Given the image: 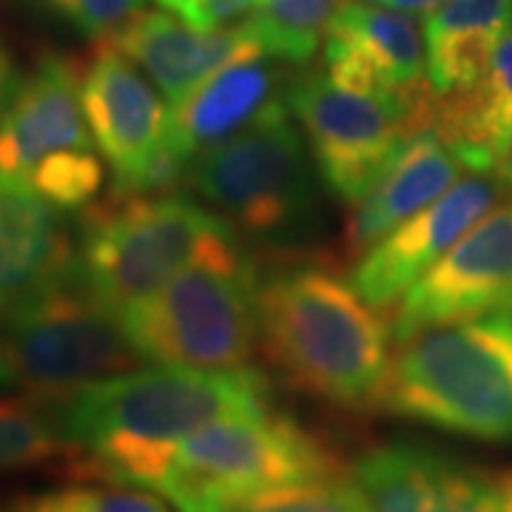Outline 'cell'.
I'll return each mask as SVG.
<instances>
[{
	"instance_id": "cell-14",
	"label": "cell",
	"mask_w": 512,
	"mask_h": 512,
	"mask_svg": "<svg viewBox=\"0 0 512 512\" xmlns=\"http://www.w3.org/2000/svg\"><path fill=\"white\" fill-rule=\"evenodd\" d=\"M80 100L94 146L114 171L111 185L126 183L163 146L168 111L160 94L123 52L97 40L94 55L80 69Z\"/></svg>"
},
{
	"instance_id": "cell-31",
	"label": "cell",
	"mask_w": 512,
	"mask_h": 512,
	"mask_svg": "<svg viewBox=\"0 0 512 512\" xmlns=\"http://www.w3.org/2000/svg\"><path fill=\"white\" fill-rule=\"evenodd\" d=\"M0 387H18V376H15V367L9 362V356L0 348Z\"/></svg>"
},
{
	"instance_id": "cell-23",
	"label": "cell",
	"mask_w": 512,
	"mask_h": 512,
	"mask_svg": "<svg viewBox=\"0 0 512 512\" xmlns=\"http://www.w3.org/2000/svg\"><path fill=\"white\" fill-rule=\"evenodd\" d=\"M69 461L52 416L32 399H0V473Z\"/></svg>"
},
{
	"instance_id": "cell-1",
	"label": "cell",
	"mask_w": 512,
	"mask_h": 512,
	"mask_svg": "<svg viewBox=\"0 0 512 512\" xmlns=\"http://www.w3.org/2000/svg\"><path fill=\"white\" fill-rule=\"evenodd\" d=\"M69 447L77 481L160 487L174 447L211 421L271 410V384L254 367H137L40 404Z\"/></svg>"
},
{
	"instance_id": "cell-34",
	"label": "cell",
	"mask_w": 512,
	"mask_h": 512,
	"mask_svg": "<svg viewBox=\"0 0 512 512\" xmlns=\"http://www.w3.org/2000/svg\"><path fill=\"white\" fill-rule=\"evenodd\" d=\"M160 6H165L168 12H174V15H180L185 20L188 15V9H191V0H157Z\"/></svg>"
},
{
	"instance_id": "cell-27",
	"label": "cell",
	"mask_w": 512,
	"mask_h": 512,
	"mask_svg": "<svg viewBox=\"0 0 512 512\" xmlns=\"http://www.w3.org/2000/svg\"><path fill=\"white\" fill-rule=\"evenodd\" d=\"M57 18L74 26L80 35L106 40L134 15L146 9V0H40Z\"/></svg>"
},
{
	"instance_id": "cell-18",
	"label": "cell",
	"mask_w": 512,
	"mask_h": 512,
	"mask_svg": "<svg viewBox=\"0 0 512 512\" xmlns=\"http://www.w3.org/2000/svg\"><path fill=\"white\" fill-rule=\"evenodd\" d=\"M279 69L271 55L239 57L205 77L191 94L168 111L165 143L191 163L251 126L276 100Z\"/></svg>"
},
{
	"instance_id": "cell-22",
	"label": "cell",
	"mask_w": 512,
	"mask_h": 512,
	"mask_svg": "<svg viewBox=\"0 0 512 512\" xmlns=\"http://www.w3.org/2000/svg\"><path fill=\"white\" fill-rule=\"evenodd\" d=\"M350 0H262L254 15L242 20L265 55L285 60L293 66L308 63L330 23Z\"/></svg>"
},
{
	"instance_id": "cell-11",
	"label": "cell",
	"mask_w": 512,
	"mask_h": 512,
	"mask_svg": "<svg viewBox=\"0 0 512 512\" xmlns=\"http://www.w3.org/2000/svg\"><path fill=\"white\" fill-rule=\"evenodd\" d=\"M353 512H501L498 481L416 441H384L342 470Z\"/></svg>"
},
{
	"instance_id": "cell-12",
	"label": "cell",
	"mask_w": 512,
	"mask_h": 512,
	"mask_svg": "<svg viewBox=\"0 0 512 512\" xmlns=\"http://www.w3.org/2000/svg\"><path fill=\"white\" fill-rule=\"evenodd\" d=\"M501 197V180L473 171L450 185L439 200L404 220L387 237L370 245L350 271L353 288L370 305L387 311L404 291L430 271L478 220H484Z\"/></svg>"
},
{
	"instance_id": "cell-19",
	"label": "cell",
	"mask_w": 512,
	"mask_h": 512,
	"mask_svg": "<svg viewBox=\"0 0 512 512\" xmlns=\"http://www.w3.org/2000/svg\"><path fill=\"white\" fill-rule=\"evenodd\" d=\"M461 168L464 163L458 160L456 151L433 128L416 131L393 157V163L384 168L373 188L362 200L353 202L345 228V251L350 256L365 254L393 228L439 200L456 183Z\"/></svg>"
},
{
	"instance_id": "cell-35",
	"label": "cell",
	"mask_w": 512,
	"mask_h": 512,
	"mask_svg": "<svg viewBox=\"0 0 512 512\" xmlns=\"http://www.w3.org/2000/svg\"><path fill=\"white\" fill-rule=\"evenodd\" d=\"M501 313H510V316H512V302H510V305H507V308H504V311H501Z\"/></svg>"
},
{
	"instance_id": "cell-3",
	"label": "cell",
	"mask_w": 512,
	"mask_h": 512,
	"mask_svg": "<svg viewBox=\"0 0 512 512\" xmlns=\"http://www.w3.org/2000/svg\"><path fill=\"white\" fill-rule=\"evenodd\" d=\"M376 407L456 436L512 441V316L439 322L399 339Z\"/></svg>"
},
{
	"instance_id": "cell-29",
	"label": "cell",
	"mask_w": 512,
	"mask_h": 512,
	"mask_svg": "<svg viewBox=\"0 0 512 512\" xmlns=\"http://www.w3.org/2000/svg\"><path fill=\"white\" fill-rule=\"evenodd\" d=\"M20 83H23V74L15 66V57L12 52L0 43V111L12 103V97L18 94Z\"/></svg>"
},
{
	"instance_id": "cell-21",
	"label": "cell",
	"mask_w": 512,
	"mask_h": 512,
	"mask_svg": "<svg viewBox=\"0 0 512 512\" xmlns=\"http://www.w3.org/2000/svg\"><path fill=\"white\" fill-rule=\"evenodd\" d=\"M512 23V0H444L424 18L427 80L436 94L467 89L487 72Z\"/></svg>"
},
{
	"instance_id": "cell-6",
	"label": "cell",
	"mask_w": 512,
	"mask_h": 512,
	"mask_svg": "<svg viewBox=\"0 0 512 512\" xmlns=\"http://www.w3.org/2000/svg\"><path fill=\"white\" fill-rule=\"evenodd\" d=\"M188 183L239 231L271 245L311 237L322 220L305 134L279 97L251 126L200 154Z\"/></svg>"
},
{
	"instance_id": "cell-17",
	"label": "cell",
	"mask_w": 512,
	"mask_h": 512,
	"mask_svg": "<svg viewBox=\"0 0 512 512\" xmlns=\"http://www.w3.org/2000/svg\"><path fill=\"white\" fill-rule=\"evenodd\" d=\"M106 43L137 63L171 106L194 92L205 77H211L225 63L262 52L245 23L228 29H200L168 12L148 9L106 37Z\"/></svg>"
},
{
	"instance_id": "cell-5",
	"label": "cell",
	"mask_w": 512,
	"mask_h": 512,
	"mask_svg": "<svg viewBox=\"0 0 512 512\" xmlns=\"http://www.w3.org/2000/svg\"><path fill=\"white\" fill-rule=\"evenodd\" d=\"M259 279L245 245L185 268L120 311L131 345L151 365L239 370L259 342Z\"/></svg>"
},
{
	"instance_id": "cell-28",
	"label": "cell",
	"mask_w": 512,
	"mask_h": 512,
	"mask_svg": "<svg viewBox=\"0 0 512 512\" xmlns=\"http://www.w3.org/2000/svg\"><path fill=\"white\" fill-rule=\"evenodd\" d=\"M262 0H191L185 20L200 29H214L254 15Z\"/></svg>"
},
{
	"instance_id": "cell-33",
	"label": "cell",
	"mask_w": 512,
	"mask_h": 512,
	"mask_svg": "<svg viewBox=\"0 0 512 512\" xmlns=\"http://www.w3.org/2000/svg\"><path fill=\"white\" fill-rule=\"evenodd\" d=\"M498 180L507 185V191L512 194V146L507 151V157H504V163L498 165Z\"/></svg>"
},
{
	"instance_id": "cell-10",
	"label": "cell",
	"mask_w": 512,
	"mask_h": 512,
	"mask_svg": "<svg viewBox=\"0 0 512 512\" xmlns=\"http://www.w3.org/2000/svg\"><path fill=\"white\" fill-rule=\"evenodd\" d=\"M512 302V205L493 208L396 302L393 339L427 325L501 313Z\"/></svg>"
},
{
	"instance_id": "cell-36",
	"label": "cell",
	"mask_w": 512,
	"mask_h": 512,
	"mask_svg": "<svg viewBox=\"0 0 512 512\" xmlns=\"http://www.w3.org/2000/svg\"><path fill=\"white\" fill-rule=\"evenodd\" d=\"M0 507H3V504H0Z\"/></svg>"
},
{
	"instance_id": "cell-2",
	"label": "cell",
	"mask_w": 512,
	"mask_h": 512,
	"mask_svg": "<svg viewBox=\"0 0 512 512\" xmlns=\"http://www.w3.org/2000/svg\"><path fill=\"white\" fill-rule=\"evenodd\" d=\"M259 345L299 393L336 407H376L393 325L350 279L299 265L259 285Z\"/></svg>"
},
{
	"instance_id": "cell-20",
	"label": "cell",
	"mask_w": 512,
	"mask_h": 512,
	"mask_svg": "<svg viewBox=\"0 0 512 512\" xmlns=\"http://www.w3.org/2000/svg\"><path fill=\"white\" fill-rule=\"evenodd\" d=\"M430 128L470 171L490 174L504 163L512 146V23L476 83L436 94Z\"/></svg>"
},
{
	"instance_id": "cell-13",
	"label": "cell",
	"mask_w": 512,
	"mask_h": 512,
	"mask_svg": "<svg viewBox=\"0 0 512 512\" xmlns=\"http://www.w3.org/2000/svg\"><path fill=\"white\" fill-rule=\"evenodd\" d=\"M80 63L49 52L23 77L0 111V183L23 185L43 160L69 148H94L80 100Z\"/></svg>"
},
{
	"instance_id": "cell-16",
	"label": "cell",
	"mask_w": 512,
	"mask_h": 512,
	"mask_svg": "<svg viewBox=\"0 0 512 512\" xmlns=\"http://www.w3.org/2000/svg\"><path fill=\"white\" fill-rule=\"evenodd\" d=\"M325 72L373 92H416L427 80L424 29L407 12L350 0L325 37Z\"/></svg>"
},
{
	"instance_id": "cell-4",
	"label": "cell",
	"mask_w": 512,
	"mask_h": 512,
	"mask_svg": "<svg viewBox=\"0 0 512 512\" xmlns=\"http://www.w3.org/2000/svg\"><path fill=\"white\" fill-rule=\"evenodd\" d=\"M237 248L228 220L191 197L109 194L80 211L77 285L120 313L185 268Z\"/></svg>"
},
{
	"instance_id": "cell-7",
	"label": "cell",
	"mask_w": 512,
	"mask_h": 512,
	"mask_svg": "<svg viewBox=\"0 0 512 512\" xmlns=\"http://www.w3.org/2000/svg\"><path fill=\"white\" fill-rule=\"evenodd\" d=\"M336 476L342 473L325 441L262 410L211 421L180 441L157 493L180 512H220L245 495Z\"/></svg>"
},
{
	"instance_id": "cell-8",
	"label": "cell",
	"mask_w": 512,
	"mask_h": 512,
	"mask_svg": "<svg viewBox=\"0 0 512 512\" xmlns=\"http://www.w3.org/2000/svg\"><path fill=\"white\" fill-rule=\"evenodd\" d=\"M285 103L299 117L328 191L353 205L373 188L404 143L430 128L436 92L430 83L404 94L373 92L313 69L291 77Z\"/></svg>"
},
{
	"instance_id": "cell-15",
	"label": "cell",
	"mask_w": 512,
	"mask_h": 512,
	"mask_svg": "<svg viewBox=\"0 0 512 512\" xmlns=\"http://www.w3.org/2000/svg\"><path fill=\"white\" fill-rule=\"evenodd\" d=\"M77 282V242L63 211L0 183V322Z\"/></svg>"
},
{
	"instance_id": "cell-30",
	"label": "cell",
	"mask_w": 512,
	"mask_h": 512,
	"mask_svg": "<svg viewBox=\"0 0 512 512\" xmlns=\"http://www.w3.org/2000/svg\"><path fill=\"white\" fill-rule=\"evenodd\" d=\"M387 9H399V12H433L444 0H373Z\"/></svg>"
},
{
	"instance_id": "cell-9",
	"label": "cell",
	"mask_w": 512,
	"mask_h": 512,
	"mask_svg": "<svg viewBox=\"0 0 512 512\" xmlns=\"http://www.w3.org/2000/svg\"><path fill=\"white\" fill-rule=\"evenodd\" d=\"M0 348L15 367L18 387L37 404L143 365L120 313L77 282L0 322Z\"/></svg>"
},
{
	"instance_id": "cell-24",
	"label": "cell",
	"mask_w": 512,
	"mask_h": 512,
	"mask_svg": "<svg viewBox=\"0 0 512 512\" xmlns=\"http://www.w3.org/2000/svg\"><path fill=\"white\" fill-rule=\"evenodd\" d=\"M26 188L63 214L83 211L103 188V163L94 148L57 151L29 174Z\"/></svg>"
},
{
	"instance_id": "cell-26",
	"label": "cell",
	"mask_w": 512,
	"mask_h": 512,
	"mask_svg": "<svg viewBox=\"0 0 512 512\" xmlns=\"http://www.w3.org/2000/svg\"><path fill=\"white\" fill-rule=\"evenodd\" d=\"M220 512H353L342 476L282 484L262 493L245 495Z\"/></svg>"
},
{
	"instance_id": "cell-25",
	"label": "cell",
	"mask_w": 512,
	"mask_h": 512,
	"mask_svg": "<svg viewBox=\"0 0 512 512\" xmlns=\"http://www.w3.org/2000/svg\"><path fill=\"white\" fill-rule=\"evenodd\" d=\"M0 512H168V507L157 495L137 487L80 481L72 487L15 498Z\"/></svg>"
},
{
	"instance_id": "cell-32",
	"label": "cell",
	"mask_w": 512,
	"mask_h": 512,
	"mask_svg": "<svg viewBox=\"0 0 512 512\" xmlns=\"http://www.w3.org/2000/svg\"><path fill=\"white\" fill-rule=\"evenodd\" d=\"M498 498H501V512H512V473L498 478Z\"/></svg>"
}]
</instances>
